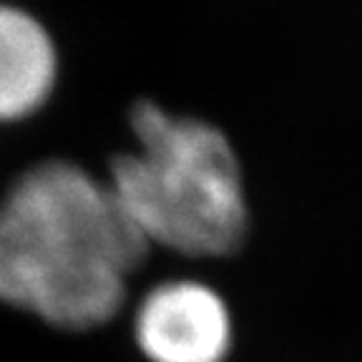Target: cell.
Instances as JSON below:
<instances>
[{"instance_id":"1","label":"cell","mask_w":362,"mask_h":362,"mask_svg":"<svg viewBox=\"0 0 362 362\" xmlns=\"http://www.w3.org/2000/svg\"><path fill=\"white\" fill-rule=\"evenodd\" d=\"M148 247L106 181L43 161L0 202V302L66 332L111 322Z\"/></svg>"},{"instance_id":"2","label":"cell","mask_w":362,"mask_h":362,"mask_svg":"<svg viewBox=\"0 0 362 362\" xmlns=\"http://www.w3.org/2000/svg\"><path fill=\"white\" fill-rule=\"evenodd\" d=\"M134 148L111 161L108 189L146 247L216 259L237 252L249 211L239 158L216 126L139 101Z\"/></svg>"},{"instance_id":"3","label":"cell","mask_w":362,"mask_h":362,"mask_svg":"<svg viewBox=\"0 0 362 362\" xmlns=\"http://www.w3.org/2000/svg\"><path fill=\"white\" fill-rule=\"evenodd\" d=\"M134 339L148 362H224L232 350V315L209 284L166 279L136 307Z\"/></svg>"},{"instance_id":"4","label":"cell","mask_w":362,"mask_h":362,"mask_svg":"<svg viewBox=\"0 0 362 362\" xmlns=\"http://www.w3.org/2000/svg\"><path fill=\"white\" fill-rule=\"evenodd\" d=\"M58 48L43 21L0 3V124L30 119L58 83Z\"/></svg>"}]
</instances>
